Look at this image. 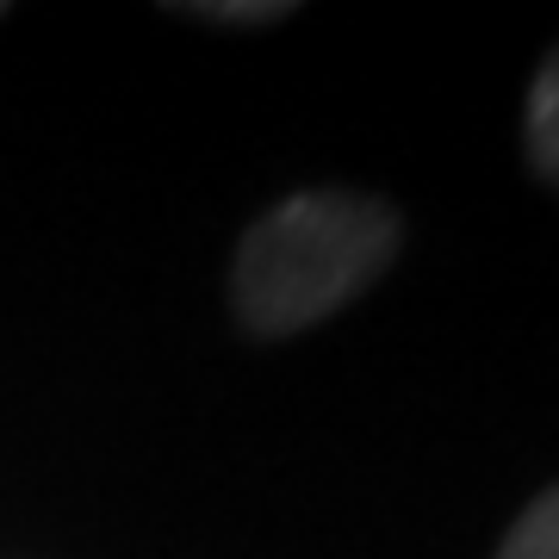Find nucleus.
I'll return each mask as SVG.
<instances>
[{
  "label": "nucleus",
  "instance_id": "20e7f679",
  "mask_svg": "<svg viewBox=\"0 0 559 559\" xmlns=\"http://www.w3.org/2000/svg\"><path fill=\"white\" fill-rule=\"evenodd\" d=\"M187 20H205V25H274L286 20L293 7L286 0H193V7H180Z\"/></svg>",
  "mask_w": 559,
  "mask_h": 559
},
{
  "label": "nucleus",
  "instance_id": "f03ea898",
  "mask_svg": "<svg viewBox=\"0 0 559 559\" xmlns=\"http://www.w3.org/2000/svg\"><path fill=\"white\" fill-rule=\"evenodd\" d=\"M528 156L559 187V50L540 62L535 87H528Z\"/></svg>",
  "mask_w": 559,
  "mask_h": 559
},
{
  "label": "nucleus",
  "instance_id": "f257e3e1",
  "mask_svg": "<svg viewBox=\"0 0 559 559\" xmlns=\"http://www.w3.org/2000/svg\"><path fill=\"white\" fill-rule=\"evenodd\" d=\"M399 249V212L367 193L280 200L237 249V318L255 336H293L367 293Z\"/></svg>",
  "mask_w": 559,
  "mask_h": 559
},
{
  "label": "nucleus",
  "instance_id": "7ed1b4c3",
  "mask_svg": "<svg viewBox=\"0 0 559 559\" xmlns=\"http://www.w3.org/2000/svg\"><path fill=\"white\" fill-rule=\"evenodd\" d=\"M498 559H559V485L540 491V498L522 510V522L510 528Z\"/></svg>",
  "mask_w": 559,
  "mask_h": 559
}]
</instances>
